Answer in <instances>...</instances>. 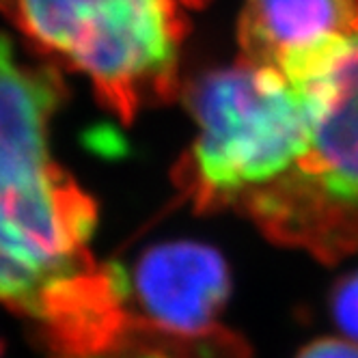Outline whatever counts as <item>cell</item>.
Instances as JSON below:
<instances>
[{"mask_svg": "<svg viewBox=\"0 0 358 358\" xmlns=\"http://www.w3.org/2000/svg\"><path fill=\"white\" fill-rule=\"evenodd\" d=\"M358 33V0H244L242 59L278 69L285 55L328 35Z\"/></svg>", "mask_w": 358, "mask_h": 358, "instance_id": "8992f818", "label": "cell"}, {"mask_svg": "<svg viewBox=\"0 0 358 358\" xmlns=\"http://www.w3.org/2000/svg\"><path fill=\"white\" fill-rule=\"evenodd\" d=\"M296 358H358V343L345 339H317Z\"/></svg>", "mask_w": 358, "mask_h": 358, "instance_id": "9c48e42d", "label": "cell"}, {"mask_svg": "<svg viewBox=\"0 0 358 358\" xmlns=\"http://www.w3.org/2000/svg\"><path fill=\"white\" fill-rule=\"evenodd\" d=\"M184 97L199 134L173 182L196 214L236 208L248 192L287 173L309 141L300 95L272 67L240 59L199 76Z\"/></svg>", "mask_w": 358, "mask_h": 358, "instance_id": "277c9868", "label": "cell"}, {"mask_svg": "<svg viewBox=\"0 0 358 358\" xmlns=\"http://www.w3.org/2000/svg\"><path fill=\"white\" fill-rule=\"evenodd\" d=\"M179 3H182L186 9H203L210 0H179Z\"/></svg>", "mask_w": 358, "mask_h": 358, "instance_id": "30bf717a", "label": "cell"}, {"mask_svg": "<svg viewBox=\"0 0 358 358\" xmlns=\"http://www.w3.org/2000/svg\"><path fill=\"white\" fill-rule=\"evenodd\" d=\"M276 71L302 99L309 141L287 173L236 210L272 242L337 264L358 252V33L298 48Z\"/></svg>", "mask_w": 358, "mask_h": 358, "instance_id": "7a4b0ae2", "label": "cell"}, {"mask_svg": "<svg viewBox=\"0 0 358 358\" xmlns=\"http://www.w3.org/2000/svg\"><path fill=\"white\" fill-rule=\"evenodd\" d=\"M132 292L143 320L175 332H201L231 292L222 255L199 242H164L147 248L132 272Z\"/></svg>", "mask_w": 358, "mask_h": 358, "instance_id": "5b68a950", "label": "cell"}, {"mask_svg": "<svg viewBox=\"0 0 358 358\" xmlns=\"http://www.w3.org/2000/svg\"><path fill=\"white\" fill-rule=\"evenodd\" d=\"M0 354H3V345H0Z\"/></svg>", "mask_w": 358, "mask_h": 358, "instance_id": "8fae6325", "label": "cell"}, {"mask_svg": "<svg viewBox=\"0 0 358 358\" xmlns=\"http://www.w3.org/2000/svg\"><path fill=\"white\" fill-rule=\"evenodd\" d=\"M59 67L0 33V302L35 324L50 356L108 352L130 320L123 270L91 252L95 201L52 158Z\"/></svg>", "mask_w": 358, "mask_h": 358, "instance_id": "6da1fadb", "label": "cell"}, {"mask_svg": "<svg viewBox=\"0 0 358 358\" xmlns=\"http://www.w3.org/2000/svg\"><path fill=\"white\" fill-rule=\"evenodd\" d=\"M76 358H250V350L238 335L220 326L201 332H175L132 313L108 352Z\"/></svg>", "mask_w": 358, "mask_h": 358, "instance_id": "52a82bcc", "label": "cell"}, {"mask_svg": "<svg viewBox=\"0 0 358 358\" xmlns=\"http://www.w3.org/2000/svg\"><path fill=\"white\" fill-rule=\"evenodd\" d=\"M330 311L339 330L358 343V272L343 276L332 289Z\"/></svg>", "mask_w": 358, "mask_h": 358, "instance_id": "ba28073f", "label": "cell"}, {"mask_svg": "<svg viewBox=\"0 0 358 358\" xmlns=\"http://www.w3.org/2000/svg\"><path fill=\"white\" fill-rule=\"evenodd\" d=\"M184 9L179 0H0L43 61L85 73L125 123L182 93Z\"/></svg>", "mask_w": 358, "mask_h": 358, "instance_id": "3957f363", "label": "cell"}]
</instances>
